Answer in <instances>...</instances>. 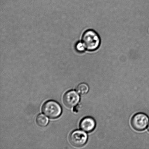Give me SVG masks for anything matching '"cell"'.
<instances>
[{
	"label": "cell",
	"instance_id": "6da1fadb",
	"mask_svg": "<svg viewBox=\"0 0 149 149\" xmlns=\"http://www.w3.org/2000/svg\"><path fill=\"white\" fill-rule=\"evenodd\" d=\"M82 42L86 49L90 52L98 49L100 44V39L98 34L92 30L85 32L82 36Z\"/></svg>",
	"mask_w": 149,
	"mask_h": 149
},
{
	"label": "cell",
	"instance_id": "7a4b0ae2",
	"mask_svg": "<svg viewBox=\"0 0 149 149\" xmlns=\"http://www.w3.org/2000/svg\"><path fill=\"white\" fill-rule=\"evenodd\" d=\"M42 111L45 114L51 119H55L60 116L62 109L57 102L53 100H49L44 104Z\"/></svg>",
	"mask_w": 149,
	"mask_h": 149
},
{
	"label": "cell",
	"instance_id": "3957f363",
	"mask_svg": "<svg viewBox=\"0 0 149 149\" xmlns=\"http://www.w3.org/2000/svg\"><path fill=\"white\" fill-rule=\"evenodd\" d=\"M131 124L132 128L138 131H144L148 127L149 123L148 117L143 113L136 114L131 120Z\"/></svg>",
	"mask_w": 149,
	"mask_h": 149
},
{
	"label": "cell",
	"instance_id": "277c9868",
	"mask_svg": "<svg viewBox=\"0 0 149 149\" xmlns=\"http://www.w3.org/2000/svg\"><path fill=\"white\" fill-rule=\"evenodd\" d=\"M84 131L76 130L71 133L69 137V141L72 145L76 147H81L87 143L88 136Z\"/></svg>",
	"mask_w": 149,
	"mask_h": 149
},
{
	"label": "cell",
	"instance_id": "5b68a950",
	"mask_svg": "<svg viewBox=\"0 0 149 149\" xmlns=\"http://www.w3.org/2000/svg\"><path fill=\"white\" fill-rule=\"evenodd\" d=\"M80 96L77 92L74 90L69 91L64 95V103L68 107L72 108L77 106L79 102Z\"/></svg>",
	"mask_w": 149,
	"mask_h": 149
},
{
	"label": "cell",
	"instance_id": "8992f818",
	"mask_svg": "<svg viewBox=\"0 0 149 149\" xmlns=\"http://www.w3.org/2000/svg\"><path fill=\"white\" fill-rule=\"evenodd\" d=\"M96 126L95 119L91 117H86L81 120L80 123V127L82 130L88 133L94 130Z\"/></svg>",
	"mask_w": 149,
	"mask_h": 149
},
{
	"label": "cell",
	"instance_id": "52a82bcc",
	"mask_svg": "<svg viewBox=\"0 0 149 149\" xmlns=\"http://www.w3.org/2000/svg\"><path fill=\"white\" fill-rule=\"evenodd\" d=\"M49 122L48 118L42 114L38 115L36 118V123L40 127L46 126L49 123Z\"/></svg>",
	"mask_w": 149,
	"mask_h": 149
},
{
	"label": "cell",
	"instance_id": "ba28073f",
	"mask_svg": "<svg viewBox=\"0 0 149 149\" xmlns=\"http://www.w3.org/2000/svg\"><path fill=\"white\" fill-rule=\"evenodd\" d=\"M89 90L88 85L85 83H81L79 84L76 88L77 93L80 95H84L87 94Z\"/></svg>",
	"mask_w": 149,
	"mask_h": 149
},
{
	"label": "cell",
	"instance_id": "9c48e42d",
	"mask_svg": "<svg viewBox=\"0 0 149 149\" xmlns=\"http://www.w3.org/2000/svg\"><path fill=\"white\" fill-rule=\"evenodd\" d=\"M85 49L86 48L85 47L84 45L83 44V43H81V42H79L76 45V49L79 52H83Z\"/></svg>",
	"mask_w": 149,
	"mask_h": 149
},
{
	"label": "cell",
	"instance_id": "30bf717a",
	"mask_svg": "<svg viewBox=\"0 0 149 149\" xmlns=\"http://www.w3.org/2000/svg\"><path fill=\"white\" fill-rule=\"evenodd\" d=\"M147 128H148V130L149 131V123L148 125V127H147Z\"/></svg>",
	"mask_w": 149,
	"mask_h": 149
}]
</instances>
